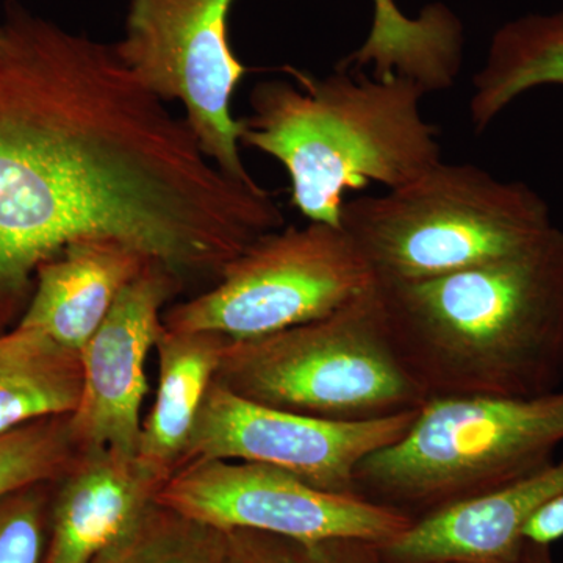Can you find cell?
Instances as JSON below:
<instances>
[{
  "label": "cell",
  "instance_id": "obj_19",
  "mask_svg": "<svg viewBox=\"0 0 563 563\" xmlns=\"http://www.w3.org/2000/svg\"><path fill=\"white\" fill-rule=\"evenodd\" d=\"M95 563H224V533L155 503L135 531Z\"/></svg>",
  "mask_w": 563,
  "mask_h": 563
},
{
  "label": "cell",
  "instance_id": "obj_5",
  "mask_svg": "<svg viewBox=\"0 0 563 563\" xmlns=\"http://www.w3.org/2000/svg\"><path fill=\"white\" fill-rule=\"evenodd\" d=\"M340 225L374 284H407L506 257L554 224L542 196L523 181L442 161L385 195L344 202Z\"/></svg>",
  "mask_w": 563,
  "mask_h": 563
},
{
  "label": "cell",
  "instance_id": "obj_9",
  "mask_svg": "<svg viewBox=\"0 0 563 563\" xmlns=\"http://www.w3.org/2000/svg\"><path fill=\"white\" fill-rule=\"evenodd\" d=\"M158 506L218 529L257 531L301 542L331 539L390 542L412 518L357 495L320 490L265 463L198 461L180 466Z\"/></svg>",
  "mask_w": 563,
  "mask_h": 563
},
{
  "label": "cell",
  "instance_id": "obj_6",
  "mask_svg": "<svg viewBox=\"0 0 563 563\" xmlns=\"http://www.w3.org/2000/svg\"><path fill=\"white\" fill-rule=\"evenodd\" d=\"M214 380L263 406L329 421L380 420L428 401L393 346L376 285L321 320L225 340Z\"/></svg>",
  "mask_w": 563,
  "mask_h": 563
},
{
  "label": "cell",
  "instance_id": "obj_16",
  "mask_svg": "<svg viewBox=\"0 0 563 563\" xmlns=\"http://www.w3.org/2000/svg\"><path fill=\"white\" fill-rule=\"evenodd\" d=\"M225 340L217 333L174 332L163 325L155 343L157 395L150 417L141 424L136 454L168 476L179 468Z\"/></svg>",
  "mask_w": 563,
  "mask_h": 563
},
{
  "label": "cell",
  "instance_id": "obj_22",
  "mask_svg": "<svg viewBox=\"0 0 563 563\" xmlns=\"http://www.w3.org/2000/svg\"><path fill=\"white\" fill-rule=\"evenodd\" d=\"M29 488L0 501V563H40L41 509Z\"/></svg>",
  "mask_w": 563,
  "mask_h": 563
},
{
  "label": "cell",
  "instance_id": "obj_13",
  "mask_svg": "<svg viewBox=\"0 0 563 563\" xmlns=\"http://www.w3.org/2000/svg\"><path fill=\"white\" fill-rule=\"evenodd\" d=\"M139 454L80 451L63 474L46 563H95L124 542L169 479Z\"/></svg>",
  "mask_w": 563,
  "mask_h": 563
},
{
  "label": "cell",
  "instance_id": "obj_4",
  "mask_svg": "<svg viewBox=\"0 0 563 563\" xmlns=\"http://www.w3.org/2000/svg\"><path fill=\"white\" fill-rule=\"evenodd\" d=\"M562 443L563 388L429 398L402 439L361 462L354 493L413 521L539 472Z\"/></svg>",
  "mask_w": 563,
  "mask_h": 563
},
{
  "label": "cell",
  "instance_id": "obj_18",
  "mask_svg": "<svg viewBox=\"0 0 563 563\" xmlns=\"http://www.w3.org/2000/svg\"><path fill=\"white\" fill-rule=\"evenodd\" d=\"M81 388L80 352L21 324L0 335V433L73 413Z\"/></svg>",
  "mask_w": 563,
  "mask_h": 563
},
{
  "label": "cell",
  "instance_id": "obj_20",
  "mask_svg": "<svg viewBox=\"0 0 563 563\" xmlns=\"http://www.w3.org/2000/svg\"><path fill=\"white\" fill-rule=\"evenodd\" d=\"M69 415L43 418L0 433V501L68 472L79 454Z\"/></svg>",
  "mask_w": 563,
  "mask_h": 563
},
{
  "label": "cell",
  "instance_id": "obj_17",
  "mask_svg": "<svg viewBox=\"0 0 563 563\" xmlns=\"http://www.w3.org/2000/svg\"><path fill=\"white\" fill-rule=\"evenodd\" d=\"M548 85L563 87V9L525 14L495 32L473 77L474 129L484 131L521 95Z\"/></svg>",
  "mask_w": 563,
  "mask_h": 563
},
{
  "label": "cell",
  "instance_id": "obj_11",
  "mask_svg": "<svg viewBox=\"0 0 563 563\" xmlns=\"http://www.w3.org/2000/svg\"><path fill=\"white\" fill-rule=\"evenodd\" d=\"M181 279L151 261L121 291L106 320L80 351L84 388L69 415L77 450L113 448L136 454L146 361L163 331L162 309Z\"/></svg>",
  "mask_w": 563,
  "mask_h": 563
},
{
  "label": "cell",
  "instance_id": "obj_24",
  "mask_svg": "<svg viewBox=\"0 0 563 563\" xmlns=\"http://www.w3.org/2000/svg\"><path fill=\"white\" fill-rule=\"evenodd\" d=\"M551 547L544 544L531 543L526 540L520 554L514 561L507 563H554L551 558Z\"/></svg>",
  "mask_w": 563,
  "mask_h": 563
},
{
  "label": "cell",
  "instance_id": "obj_2",
  "mask_svg": "<svg viewBox=\"0 0 563 563\" xmlns=\"http://www.w3.org/2000/svg\"><path fill=\"white\" fill-rule=\"evenodd\" d=\"M393 346L429 398H532L563 380V231L506 257L374 284Z\"/></svg>",
  "mask_w": 563,
  "mask_h": 563
},
{
  "label": "cell",
  "instance_id": "obj_10",
  "mask_svg": "<svg viewBox=\"0 0 563 563\" xmlns=\"http://www.w3.org/2000/svg\"><path fill=\"white\" fill-rule=\"evenodd\" d=\"M417 412L372 421L320 420L251 401L213 379L179 468L198 461L265 463L320 490L355 495L357 466L402 439Z\"/></svg>",
  "mask_w": 563,
  "mask_h": 563
},
{
  "label": "cell",
  "instance_id": "obj_12",
  "mask_svg": "<svg viewBox=\"0 0 563 563\" xmlns=\"http://www.w3.org/2000/svg\"><path fill=\"white\" fill-rule=\"evenodd\" d=\"M563 496V461L501 490L417 518L379 544L385 563H507L520 554L525 526Z\"/></svg>",
  "mask_w": 563,
  "mask_h": 563
},
{
  "label": "cell",
  "instance_id": "obj_1",
  "mask_svg": "<svg viewBox=\"0 0 563 563\" xmlns=\"http://www.w3.org/2000/svg\"><path fill=\"white\" fill-rule=\"evenodd\" d=\"M0 302L81 240H114L181 280L284 222L258 184L203 154L113 46L9 0L0 24Z\"/></svg>",
  "mask_w": 563,
  "mask_h": 563
},
{
  "label": "cell",
  "instance_id": "obj_7",
  "mask_svg": "<svg viewBox=\"0 0 563 563\" xmlns=\"http://www.w3.org/2000/svg\"><path fill=\"white\" fill-rule=\"evenodd\" d=\"M374 277L342 225L310 221L265 233L222 268L213 288L163 314L174 332L250 340L321 320Z\"/></svg>",
  "mask_w": 563,
  "mask_h": 563
},
{
  "label": "cell",
  "instance_id": "obj_23",
  "mask_svg": "<svg viewBox=\"0 0 563 563\" xmlns=\"http://www.w3.org/2000/svg\"><path fill=\"white\" fill-rule=\"evenodd\" d=\"M523 539L544 547L563 539V496L548 503L533 515L525 526Z\"/></svg>",
  "mask_w": 563,
  "mask_h": 563
},
{
  "label": "cell",
  "instance_id": "obj_14",
  "mask_svg": "<svg viewBox=\"0 0 563 563\" xmlns=\"http://www.w3.org/2000/svg\"><path fill=\"white\" fill-rule=\"evenodd\" d=\"M152 258L114 240H81L41 263L36 290L20 322L80 352L118 296Z\"/></svg>",
  "mask_w": 563,
  "mask_h": 563
},
{
  "label": "cell",
  "instance_id": "obj_15",
  "mask_svg": "<svg viewBox=\"0 0 563 563\" xmlns=\"http://www.w3.org/2000/svg\"><path fill=\"white\" fill-rule=\"evenodd\" d=\"M373 22L357 51L339 66L374 77H407L426 91L453 88L463 63L465 31L461 18L442 2L426 5L418 16L402 13L395 0H372Z\"/></svg>",
  "mask_w": 563,
  "mask_h": 563
},
{
  "label": "cell",
  "instance_id": "obj_3",
  "mask_svg": "<svg viewBox=\"0 0 563 563\" xmlns=\"http://www.w3.org/2000/svg\"><path fill=\"white\" fill-rule=\"evenodd\" d=\"M285 69L296 84L252 90L240 143L282 163L291 203L307 220L340 225L346 191L372 181L391 190L442 162L439 129L421 114L428 91L417 81L339 65L325 77Z\"/></svg>",
  "mask_w": 563,
  "mask_h": 563
},
{
  "label": "cell",
  "instance_id": "obj_25",
  "mask_svg": "<svg viewBox=\"0 0 563 563\" xmlns=\"http://www.w3.org/2000/svg\"><path fill=\"white\" fill-rule=\"evenodd\" d=\"M0 41H2V33H0Z\"/></svg>",
  "mask_w": 563,
  "mask_h": 563
},
{
  "label": "cell",
  "instance_id": "obj_21",
  "mask_svg": "<svg viewBox=\"0 0 563 563\" xmlns=\"http://www.w3.org/2000/svg\"><path fill=\"white\" fill-rule=\"evenodd\" d=\"M222 533L224 563H385L379 544L365 540L301 542L244 529Z\"/></svg>",
  "mask_w": 563,
  "mask_h": 563
},
{
  "label": "cell",
  "instance_id": "obj_8",
  "mask_svg": "<svg viewBox=\"0 0 563 563\" xmlns=\"http://www.w3.org/2000/svg\"><path fill=\"white\" fill-rule=\"evenodd\" d=\"M235 0H132L124 38L113 44L136 80L179 101L203 154L233 179L257 184L240 154L242 120L231 101L247 68L229 43Z\"/></svg>",
  "mask_w": 563,
  "mask_h": 563
}]
</instances>
